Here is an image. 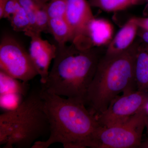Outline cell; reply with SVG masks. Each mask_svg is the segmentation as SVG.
Instances as JSON below:
<instances>
[{
  "instance_id": "obj_1",
  "label": "cell",
  "mask_w": 148,
  "mask_h": 148,
  "mask_svg": "<svg viewBox=\"0 0 148 148\" xmlns=\"http://www.w3.org/2000/svg\"><path fill=\"white\" fill-rule=\"evenodd\" d=\"M41 92L49 136L45 141H37L32 148H47L57 143L65 148L89 147L100 125L84 103L49 93L41 88Z\"/></svg>"
},
{
  "instance_id": "obj_2",
  "label": "cell",
  "mask_w": 148,
  "mask_h": 148,
  "mask_svg": "<svg viewBox=\"0 0 148 148\" xmlns=\"http://www.w3.org/2000/svg\"><path fill=\"white\" fill-rule=\"evenodd\" d=\"M56 55L41 89L84 103L101 58L98 47L78 48L73 43L56 44Z\"/></svg>"
},
{
  "instance_id": "obj_3",
  "label": "cell",
  "mask_w": 148,
  "mask_h": 148,
  "mask_svg": "<svg viewBox=\"0 0 148 148\" xmlns=\"http://www.w3.org/2000/svg\"><path fill=\"white\" fill-rule=\"evenodd\" d=\"M139 41L120 53H105L98 63L89 86L85 105L94 116L106 110L120 93L137 90L134 76Z\"/></svg>"
},
{
  "instance_id": "obj_4",
  "label": "cell",
  "mask_w": 148,
  "mask_h": 148,
  "mask_svg": "<svg viewBox=\"0 0 148 148\" xmlns=\"http://www.w3.org/2000/svg\"><path fill=\"white\" fill-rule=\"evenodd\" d=\"M47 130L41 89L31 91L17 108L0 115V145L3 148H32Z\"/></svg>"
},
{
  "instance_id": "obj_5",
  "label": "cell",
  "mask_w": 148,
  "mask_h": 148,
  "mask_svg": "<svg viewBox=\"0 0 148 148\" xmlns=\"http://www.w3.org/2000/svg\"><path fill=\"white\" fill-rule=\"evenodd\" d=\"M148 113L145 108L121 124L102 127L94 132L89 148L140 147Z\"/></svg>"
},
{
  "instance_id": "obj_6",
  "label": "cell",
  "mask_w": 148,
  "mask_h": 148,
  "mask_svg": "<svg viewBox=\"0 0 148 148\" xmlns=\"http://www.w3.org/2000/svg\"><path fill=\"white\" fill-rule=\"evenodd\" d=\"M0 71L26 82L38 75L29 52L10 35H5L1 40Z\"/></svg>"
},
{
  "instance_id": "obj_7",
  "label": "cell",
  "mask_w": 148,
  "mask_h": 148,
  "mask_svg": "<svg viewBox=\"0 0 148 148\" xmlns=\"http://www.w3.org/2000/svg\"><path fill=\"white\" fill-rule=\"evenodd\" d=\"M148 101V91L130 90L119 95L106 110L95 118L102 127L121 124L145 108Z\"/></svg>"
},
{
  "instance_id": "obj_8",
  "label": "cell",
  "mask_w": 148,
  "mask_h": 148,
  "mask_svg": "<svg viewBox=\"0 0 148 148\" xmlns=\"http://www.w3.org/2000/svg\"><path fill=\"white\" fill-rule=\"evenodd\" d=\"M65 18L73 34V43L83 49L88 25L94 18L91 6L87 0H66Z\"/></svg>"
},
{
  "instance_id": "obj_9",
  "label": "cell",
  "mask_w": 148,
  "mask_h": 148,
  "mask_svg": "<svg viewBox=\"0 0 148 148\" xmlns=\"http://www.w3.org/2000/svg\"><path fill=\"white\" fill-rule=\"evenodd\" d=\"M24 34L31 39L29 53L36 69L41 84L46 82L51 62L56 55V45L43 39L41 34L29 31Z\"/></svg>"
},
{
  "instance_id": "obj_10",
  "label": "cell",
  "mask_w": 148,
  "mask_h": 148,
  "mask_svg": "<svg viewBox=\"0 0 148 148\" xmlns=\"http://www.w3.org/2000/svg\"><path fill=\"white\" fill-rule=\"evenodd\" d=\"M113 37L112 24L105 18L94 17L86 28L83 49L108 46Z\"/></svg>"
},
{
  "instance_id": "obj_11",
  "label": "cell",
  "mask_w": 148,
  "mask_h": 148,
  "mask_svg": "<svg viewBox=\"0 0 148 148\" xmlns=\"http://www.w3.org/2000/svg\"><path fill=\"white\" fill-rule=\"evenodd\" d=\"M139 29L132 18H130L114 36L108 46L106 53H119L127 50L135 42Z\"/></svg>"
},
{
  "instance_id": "obj_12",
  "label": "cell",
  "mask_w": 148,
  "mask_h": 148,
  "mask_svg": "<svg viewBox=\"0 0 148 148\" xmlns=\"http://www.w3.org/2000/svg\"><path fill=\"white\" fill-rule=\"evenodd\" d=\"M134 76L136 89L148 91V45L139 42L135 60Z\"/></svg>"
},
{
  "instance_id": "obj_13",
  "label": "cell",
  "mask_w": 148,
  "mask_h": 148,
  "mask_svg": "<svg viewBox=\"0 0 148 148\" xmlns=\"http://www.w3.org/2000/svg\"><path fill=\"white\" fill-rule=\"evenodd\" d=\"M49 33L53 35L57 44L72 42L73 34L65 17L49 18Z\"/></svg>"
},
{
  "instance_id": "obj_14",
  "label": "cell",
  "mask_w": 148,
  "mask_h": 148,
  "mask_svg": "<svg viewBox=\"0 0 148 148\" xmlns=\"http://www.w3.org/2000/svg\"><path fill=\"white\" fill-rule=\"evenodd\" d=\"M91 7L107 12H115L145 3L148 0H88Z\"/></svg>"
},
{
  "instance_id": "obj_15",
  "label": "cell",
  "mask_w": 148,
  "mask_h": 148,
  "mask_svg": "<svg viewBox=\"0 0 148 148\" xmlns=\"http://www.w3.org/2000/svg\"><path fill=\"white\" fill-rule=\"evenodd\" d=\"M29 87L28 82L16 79L0 71V95L17 93L26 97Z\"/></svg>"
},
{
  "instance_id": "obj_16",
  "label": "cell",
  "mask_w": 148,
  "mask_h": 148,
  "mask_svg": "<svg viewBox=\"0 0 148 148\" xmlns=\"http://www.w3.org/2000/svg\"><path fill=\"white\" fill-rule=\"evenodd\" d=\"M8 19L15 32L25 33L30 31L32 29L29 16L22 7L18 11L12 14Z\"/></svg>"
},
{
  "instance_id": "obj_17",
  "label": "cell",
  "mask_w": 148,
  "mask_h": 148,
  "mask_svg": "<svg viewBox=\"0 0 148 148\" xmlns=\"http://www.w3.org/2000/svg\"><path fill=\"white\" fill-rule=\"evenodd\" d=\"M49 17L46 8V3H43L37 9L36 14L35 32L41 33H49Z\"/></svg>"
},
{
  "instance_id": "obj_18",
  "label": "cell",
  "mask_w": 148,
  "mask_h": 148,
  "mask_svg": "<svg viewBox=\"0 0 148 148\" xmlns=\"http://www.w3.org/2000/svg\"><path fill=\"white\" fill-rule=\"evenodd\" d=\"M24 96L17 93H7L0 95L1 108L5 111L17 108L24 100Z\"/></svg>"
},
{
  "instance_id": "obj_19",
  "label": "cell",
  "mask_w": 148,
  "mask_h": 148,
  "mask_svg": "<svg viewBox=\"0 0 148 148\" xmlns=\"http://www.w3.org/2000/svg\"><path fill=\"white\" fill-rule=\"evenodd\" d=\"M46 8L49 18L65 17L66 0H50L47 3Z\"/></svg>"
},
{
  "instance_id": "obj_20",
  "label": "cell",
  "mask_w": 148,
  "mask_h": 148,
  "mask_svg": "<svg viewBox=\"0 0 148 148\" xmlns=\"http://www.w3.org/2000/svg\"><path fill=\"white\" fill-rule=\"evenodd\" d=\"M18 1L30 19L32 27L30 31L35 32L36 12L38 8L43 3L40 2L38 0H18Z\"/></svg>"
},
{
  "instance_id": "obj_21",
  "label": "cell",
  "mask_w": 148,
  "mask_h": 148,
  "mask_svg": "<svg viewBox=\"0 0 148 148\" xmlns=\"http://www.w3.org/2000/svg\"><path fill=\"white\" fill-rule=\"evenodd\" d=\"M21 7L18 0H9L6 3L3 10L2 15L0 19L3 18L8 19L12 14L18 11Z\"/></svg>"
},
{
  "instance_id": "obj_22",
  "label": "cell",
  "mask_w": 148,
  "mask_h": 148,
  "mask_svg": "<svg viewBox=\"0 0 148 148\" xmlns=\"http://www.w3.org/2000/svg\"><path fill=\"white\" fill-rule=\"evenodd\" d=\"M132 18L139 28L148 31V17H133Z\"/></svg>"
},
{
  "instance_id": "obj_23",
  "label": "cell",
  "mask_w": 148,
  "mask_h": 148,
  "mask_svg": "<svg viewBox=\"0 0 148 148\" xmlns=\"http://www.w3.org/2000/svg\"><path fill=\"white\" fill-rule=\"evenodd\" d=\"M138 36L141 38L143 41L148 45V31L139 28Z\"/></svg>"
},
{
  "instance_id": "obj_24",
  "label": "cell",
  "mask_w": 148,
  "mask_h": 148,
  "mask_svg": "<svg viewBox=\"0 0 148 148\" xmlns=\"http://www.w3.org/2000/svg\"><path fill=\"white\" fill-rule=\"evenodd\" d=\"M9 0H0V18L2 15L3 10L6 3Z\"/></svg>"
},
{
  "instance_id": "obj_25",
  "label": "cell",
  "mask_w": 148,
  "mask_h": 148,
  "mask_svg": "<svg viewBox=\"0 0 148 148\" xmlns=\"http://www.w3.org/2000/svg\"><path fill=\"white\" fill-rule=\"evenodd\" d=\"M139 148H148V140L141 143Z\"/></svg>"
},
{
  "instance_id": "obj_26",
  "label": "cell",
  "mask_w": 148,
  "mask_h": 148,
  "mask_svg": "<svg viewBox=\"0 0 148 148\" xmlns=\"http://www.w3.org/2000/svg\"><path fill=\"white\" fill-rule=\"evenodd\" d=\"M40 2L43 3H47L50 0H38Z\"/></svg>"
},
{
  "instance_id": "obj_27",
  "label": "cell",
  "mask_w": 148,
  "mask_h": 148,
  "mask_svg": "<svg viewBox=\"0 0 148 148\" xmlns=\"http://www.w3.org/2000/svg\"><path fill=\"white\" fill-rule=\"evenodd\" d=\"M146 127H147V130L148 132V116L147 117V120H146Z\"/></svg>"
},
{
  "instance_id": "obj_28",
  "label": "cell",
  "mask_w": 148,
  "mask_h": 148,
  "mask_svg": "<svg viewBox=\"0 0 148 148\" xmlns=\"http://www.w3.org/2000/svg\"><path fill=\"white\" fill-rule=\"evenodd\" d=\"M145 109H146V110H147V112L148 113V101L147 103V104H146L145 107Z\"/></svg>"
}]
</instances>
